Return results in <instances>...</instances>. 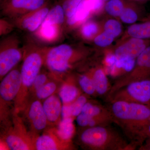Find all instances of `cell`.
Returning <instances> with one entry per match:
<instances>
[{
    "instance_id": "obj_19",
    "label": "cell",
    "mask_w": 150,
    "mask_h": 150,
    "mask_svg": "<svg viewBox=\"0 0 150 150\" xmlns=\"http://www.w3.org/2000/svg\"><path fill=\"white\" fill-rule=\"evenodd\" d=\"M75 132L73 117L62 118L58 126L57 134L59 138L64 141L71 139Z\"/></svg>"
},
{
    "instance_id": "obj_41",
    "label": "cell",
    "mask_w": 150,
    "mask_h": 150,
    "mask_svg": "<svg viewBox=\"0 0 150 150\" xmlns=\"http://www.w3.org/2000/svg\"><path fill=\"white\" fill-rule=\"evenodd\" d=\"M54 1H57V0H54Z\"/></svg>"
},
{
    "instance_id": "obj_7",
    "label": "cell",
    "mask_w": 150,
    "mask_h": 150,
    "mask_svg": "<svg viewBox=\"0 0 150 150\" xmlns=\"http://www.w3.org/2000/svg\"><path fill=\"white\" fill-rule=\"evenodd\" d=\"M150 79V45L136 59L135 66L131 71L118 79L111 86L109 95L130 83Z\"/></svg>"
},
{
    "instance_id": "obj_21",
    "label": "cell",
    "mask_w": 150,
    "mask_h": 150,
    "mask_svg": "<svg viewBox=\"0 0 150 150\" xmlns=\"http://www.w3.org/2000/svg\"><path fill=\"white\" fill-rule=\"evenodd\" d=\"M99 30V25L96 22L88 20L81 25L79 33L82 38L91 40L96 37Z\"/></svg>"
},
{
    "instance_id": "obj_34",
    "label": "cell",
    "mask_w": 150,
    "mask_h": 150,
    "mask_svg": "<svg viewBox=\"0 0 150 150\" xmlns=\"http://www.w3.org/2000/svg\"><path fill=\"white\" fill-rule=\"evenodd\" d=\"M47 77L46 74H39L34 81L32 86L33 88L36 91L43 85L45 84L47 81Z\"/></svg>"
},
{
    "instance_id": "obj_18",
    "label": "cell",
    "mask_w": 150,
    "mask_h": 150,
    "mask_svg": "<svg viewBox=\"0 0 150 150\" xmlns=\"http://www.w3.org/2000/svg\"><path fill=\"white\" fill-rule=\"evenodd\" d=\"M127 32L131 38L144 40L150 39V21L131 25L128 27Z\"/></svg>"
},
{
    "instance_id": "obj_11",
    "label": "cell",
    "mask_w": 150,
    "mask_h": 150,
    "mask_svg": "<svg viewBox=\"0 0 150 150\" xmlns=\"http://www.w3.org/2000/svg\"><path fill=\"white\" fill-rule=\"evenodd\" d=\"M22 85L21 71L12 70L5 76L0 84V95L5 101L13 100L18 93Z\"/></svg>"
},
{
    "instance_id": "obj_31",
    "label": "cell",
    "mask_w": 150,
    "mask_h": 150,
    "mask_svg": "<svg viewBox=\"0 0 150 150\" xmlns=\"http://www.w3.org/2000/svg\"><path fill=\"white\" fill-rule=\"evenodd\" d=\"M87 99L85 96L80 95L71 104L73 117H77L80 114Z\"/></svg>"
},
{
    "instance_id": "obj_13",
    "label": "cell",
    "mask_w": 150,
    "mask_h": 150,
    "mask_svg": "<svg viewBox=\"0 0 150 150\" xmlns=\"http://www.w3.org/2000/svg\"><path fill=\"white\" fill-rule=\"evenodd\" d=\"M91 14V9L88 1L83 0L72 16L66 20L64 26L65 32L81 26L88 20Z\"/></svg>"
},
{
    "instance_id": "obj_25",
    "label": "cell",
    "mask_w": 150,
    "mask_h": 150,
    "mask_svg": "<svg viewBox=\"0 0 150 150\" xmlns=\"http://www.w3.org/2000/svg\"><path fill=\"white\" fill-rule=\"evenodd\" d=\"M79 83L81 88L86 94L97 95L94 84L90 75H81L79 78Z\"/></svg>"
},
{
    "instance_id": "obj_20",
    "label": "cell",
    "mask_w": 150,
    "mask_h": 150,
    "mask_svg": "<svg viewBox=\"0 0 150 150\" xmlns=\"http://www.w3.org/2000/svg\"><path fill=\"white\" fill-rule=\"evenodd\" d=\"M80 96L79 90L72 84H65L59 92L60 99L64 104L71 103Z\"/></svg>"
},
{
    "instance_id": "obj_29",
    "label": "cell",
    "mask_w": 150,
    "mask_h": 150,
    "mask_svg": "<svg viewBox=\"0 0 150 150\" xmlns=\"http://www.w3.org/2000/svg\"><path fill=\"white\" fill-rule=\"evenodd\" d=\"M56 89V85L54 82L47 83L36 91V96L39 99H46L52 96Z\"/></svg>"
},
{
    "instance_id": "obj_37",
    "label": "cell",
    "mask_w": 150,
    "mask_h": 150,
    "mask_svg": "<svg viewBox=\"0 0 150 150\" xmlns=\"http://www.w3.org/2000/svg\"><path fill=\"white\" fill-rule=\"evenodd\" d=\"M138 149L139 150H150V138L146 139L143 144Z\"/></svg>"
},
{
    "instance_id": "obj_3",
    "label": "cell",
    "mask_w": 150,
    "mask_h": 150,
    "mask_svg": "<svg viewBox=\"0 0 150 150\" xmlns=\"http://www.w3.org/2000/svg\"><path fill=\"white\" fill-rule=\"evenodd\" d=\"M88 51L69 44L46 47L44 62L52 72L62 74L71 69L73 65L86 58Z\"/></svg>"
},
{
    "instance_id": "obj_26",
    "label": "cell",
    "mask_w": 150,
    "mask_h": 150,
    "mask_svg": "<svg viewBox=\"0 0 150 150\" xmlns=\"http://www.w3.org/2000/svg\"><path fill=\"white\" fill-rule=\"evenodd\" d=\"M6 143L8 148L12 150H27L29 149L27 143L18 135L11 134L7 137Z\"/></svg>"
},
{
    "instance_id": "obj_16",
    "label": "cell",
    "mask_w": 150,
    "mask_h": 150,
    "mask_svg": "<svg viewBox=\"0 0 150 150\" xmlns=\"http://www.w3.org/2000/svg\"><path fill=\"white\" fill-rule=\"evenodd\" d=\"M94 84L97 95L100 96H107L111 86L105 73L101 68H97L90 74Z\"/></svg>"
},
{
    "instance_id": "obj_10",
    "label": "cell",
    "mask_w": 150,
    "mask_h": 150,
    "mask_svg": "<svg viewBox=\"0 0 150 150\" xmlns=\"http://www.w3.org/2000/svg\"><path fill=\"white\" fill-rule=\"evenodd\" d=\"M52 5L51 2L34 11L11 20L16 28L29 33H34L40 27Z\"/></svg>"
},
{
    "instance_id": "obj_8",
    "label": "cell",
    "mask_w": 150,
    "mask_h": 150,
    "mask_svg": "<svg viewBox=\"0 0 150 150\" xmlns=\"http://www.w3.org/2000/svg\"><path fill=\"white\" fill-rule=\"evenodd\" d=\"M150 105V79L131 83L118 90L106 99Z\"/></svg>"
},
{
    "instance_id": "obj_23",
    "label": "cell",
    "mask_w": 150,
    "mask_h": 150,
    "mask_svg": "<svg viewBox=\"0 0 150 150\" xmlns=\"http://www.w3.org/2000/svg\"><path fill=\"white\" fill-rule=\"evenodd\" d=\"M35 145L36 150H55L59 149L55 139L49 135H43L38 137Z\"/></svg>"
},
{
    "instance_id": "obj_12",
    "label": "cell",
    "mask_w": 150,
    "mask_h": 150,
    "mask_svg": "<svg viewBox=\"0 0 150 150\" xmlns=\"http://www.w3.org/2000/svg\"><path fill=\"white\" fill-rule=\"evenodd\" d=\"M150 43L148 40L131 38L118 46L113 53L118 59L129 58L136 59L149 46Z\"/></svg>"
},
{
    "instance_id": "obj_5",
    "label": "cell",
    "mask_w": 150,
    "mask_h": 150,
    "mask_svg": "<svg viewBox=\"0 0 150 150\" xmlns=\"http://www.w3.org/2000/svg\"><path fill=\"white\" fill-rule=\"evenodd\" d=\"M24 47L23 62L21 73L23 85L28 88L32 86L44 62L45 47L30 42Z\"/></svg>"
},
{
    "instance_id": "obj_24",
    "label": "cell",
    "mask_w": 150,
    "mask_h": 150,
    "mask_svg": "<svg viewBox=\"0 0 150 150\" xmlns=\"http://www.w3.org/2000/svg\"><path fill=\"white\" fill-rule=\"evenodd\" d=\"M124 0H109L104 5L105 11L111 16L119 17L126 6Z\"/></svg>"
},
{
    "instance_id": "obj_2",
    "label": "cell",
    "mask_w": 150,
    "mask_h": 150,
    "mask_svg": "<svg viewBox=\"0 0 150 150\" xmlns=\"http://www.w3.org/2000/svg\"><path fill=\"white\" fill-rule=\"evenodd\" d=\"M84 147L94 150H132L134 147L110 125L87 127L79 135Z\"/></svg>"
},
{
    "instance_id": "obj_38",
    "label": "cell",
    "mask_w": 150,
    "mask_h": 150,
    "mask_svg": "<svg viewBox=\"0 0 150 150\" xmlns=\"http://www.w3.org/2000/svg\"><path fill=\"white\" fill-rule=\"evenodd\" d=\"M134 2H137L139 3H144L146 2L149 0H129Z\"/></svg>"
},
{
    "instance_id": "obj_32",
    "label": "cell",
    "mask_w": 150,
    "mask_h": 150,
    "mask_svg": "<svg viewBox=\"0 0 150 150\" xmlns=\"http://www.w3.org/2000/svg\"><path fill=\"white\" fill-rule=\"evenodd\" d=\"M15 28V26L13 22L9 19L3 17L0 19L1 36L9 35Z\"/></svg>"
},
{
    "instance_id": "obj_15",
    "label": "cell",
    "mask_w": 150,
    "mask_h": 150,
    "mask_svg": "<svg viewBox=\"0 0 150 150\" xmlns=\"http://www.w3.org/2000/svg\"><path fill=\"white\" fill-rule=\"evenodd\" d=\"M43 107L48 121L56 123L58 121L62 112L61 99L56 96H51L46 99Z\"/></svg>"
},
{
    "instance_id": "obj_30",
    "label": "cell",
    "mask_w": 150,
    "mask_h": 150,
    "mask_svg": "<svg viewBox=\"0 0 150 150\" xmlns=\"http://www.w3.org/2000/svg\"><path fill=\"white\" fill-rule=\"evenodd\" d=\"M115 38L112 35L104 31L94 38L93 42L97 46L104 48L110 45Z\"/></svg>"
},
{
    "instance_id": "obj_1",
    "label": "cell",
    "mask_w": 150,
    "mask_h": 150,
    "mask_svg": "<svg viewBox=\"0 0 150 150\" xmlns=\"http://www.w3.org/2000/svg\"><path fill=\"white\" fill-rule=\"evenodd\" d=\"M108 103L113 122L123 130L134 147H139L142 144L141 133L150 121V105L120 100Z\"/></svg>"
},
{
    "instance_id": "obj_4",
    "label": "cell",
    "mask_w": 150,
    "mask_h": 150,
    "mask_svg": "<svg viewBox=\"0 0 150 150\" xmlns=\"http://www.w3.org/2000/svg\"><path fill=\"white\" fill-rule=\"evenodd\" d=\"M65 21L66 17L62 11L59 9H51L40 27L33 34L41 43H57L62 40L65 33Z\"/></svg>"
},
{
    "instance_id": "obj_17",
    "label": "cell",
    "mask_w": 150,
    "mask_h": 150,
    "mask_svg": "<svg viewBox=\"0 0 150 150\" xmlns=\"http://www.w3.org/2000/svg\"><path fill=\"white\" fill-rule=\"evenodd\" d=\"M81 113L92 118H109L112 120L108 108L98 103L87 101L84 105Z\"/></svg>"
},
{
    "instance_id": "obj_6",
    "label": "cell",
    "mask_w": 150,
    "mask_h": 150,
    "mask_svg": "<svg viewBox=\"0 0 150 150\" xmlns=\"http://www.w3.org/2000/svg\"><path fill=\"white\" fill-rule=\"evenodd\" d=\"M24 46H22L18 36L6 35L0 43V76L4 77L23 58Z\"/></svg>"
},
{
    "instance_id": "obj_33",
    "label": "cell",
    "mask_w": 150,
    "mask_h": 150,
    "mask_svg": "<svg viewBox=\"0 0 150 150\" xmlns=\"http://www.w3.org/2000/svg\"><path fill=\"white\" fill-rule=\"evenodd\" d=\"M91 9L92 14L98 13L104 7L103 0H88Z\"/></svg>"
},
{
    "instance_id": "obj_27",
    "label": "cell",
    "mask_w": 150,
    "mask_h": 150,
    "mask_svg": "<svg viewBox=\"0 0 150 150\" xmlns=\"http://www.w3.org/2000/svg\"><path fill=\"white\" fill-rule=\"evenodd\" d=\"M83 0H57L64 11L66 21L71 17Z\"/></svg>"
},
{
    "instance_id": "obj_35",
    "label": "cell",
    "mask_w": 150,
    "mask_h": 150,
    "mask_svg": "<svg viewBox=\"0 0 150 150\" xmlns=\"http://www.w3.org/2000/svg\"><path fill=\"white\" fill-rule=\"evenodd\" d=\"M71 104H64L62 105L61 112L62 118L73 117Z\"/></svg>"
},
{
    "instance_id": "obj_22",
    "label": "cell",
    "mask_w": 150,
    "mask_h": 150,
    "mask_svg": "<svg viewBox=\"0 0 150 150\" xmlns=\"http://www.w3.org/2000/svg\"><path fill=\"white\" fill-rule=\"evenodd\" d=\"M136 6L133 3H126L119 17L121 21L127 24H133L138 20L139 16Z\"/></svg>"
},
{
    "instance_id": "obj_36",
    "label": "cell",
    "mask_w": 150,
    "mask_h": 150,
    "mask_svg": "<svg viewBox=\"0 0 150 150\" xmlns=\"http://www.w3.org/2000/svg\"><path fill=\"white\" fill-rule=\"evenodd\" d=\"M148 138H150V121L144 127L141 133L142 143H144L146 139Z\"/></svg>"
},
{
    "instance_id": "obj_9",
    "label": "cell",
    "mask_w": 150,
    "mask_h": 150,
    "mask_svg": "<svg viewBox=\"0 0 150 150\" xmlns=\"http://www.w3.org/2000/svg\"><path fill=\"white\" fill-rule=\"evenodd\" d=\"M51 0H3L1 2V15L13 20L42 7Z\"/></svg>"
},
{
    "instance_id": "obj_40",
    "label": "cell",
    "mask_w": 150,
    "mask_h": 150,
    "mask_svg": "<svg viewBox=\"0 0 150 150\" xmlns=\"http://www.w3.org/2000/svg\"><path fill=\"white\" fill-rule=\"evenodd\" d=\"M3 1V0H0V2H1L2 1Z\"/></svg>"
},
{
    "instance_id": "obj_14",
    "label": "cell",
    "mask_w": 150,
    "mask_h": 150,
    "mask_svg": "<svg viewBox=\"0 0 150 150\" xmlns=\"http://www.w3.org/2000/svg\"><path fill=\"white\" fill-rule=\"evenodd\" d=\"M28 116L34 129L37 131H41L46 128L48 120L43 105L39 100H35L30 105Z\"/></svg>"
},
{
    "instance_id": "obj_28",
    "label": "cell",
    "mask_w": 150,
    "mask_h": 150,
    "mask_svg": "<svg viewBox=\"0 0 150 150\" xmlns=\"http://www.w3.org/2000/svg\"><path fill=\"white\" fill-rule=\"evenodd\" d=\"M104 31L108 33L113 37L116 38L122 32V26L118 21L113 19L108 20L105 23Z\"/></svg>"
},
{
    "instance_id": "obj_39",
    "label": "cell",
    "mask_w": 150,
    "mask_h": 150,
    "mask_svg": "<svg viewBox=\"0 0 150 150\" xmlns=\"http://www.w3.org/2000/svg\"><path fill=\"white\" fill-rule=\"evenodd\" d=\"M104 1H109V0H103Z\"/></svg>"
}]
</instances>
